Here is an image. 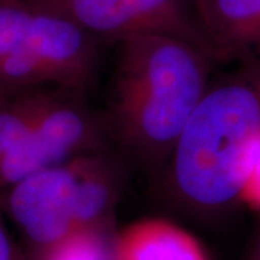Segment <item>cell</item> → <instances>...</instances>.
<instances>
[{
    "label": "cell",
    "instance_id": "30bf717a",
    "mask_svg": "<svg viewBox=\"0 0 260 260\" xmlns=\"http://www.w3.org/2000/svg\"><path fill=\"white\" fill-rule=\"evenodd\" d=\"M29 260H114V237L110 230L77 232Z\"/></svg>",
    "mask_w": 260,
    "mask_h": 260
},
{
    "label": "cell",
    "instance_id": "6da1fadb",
    "mask_svg": "<svg viewBox=\"0 0 260 260\" xmlns=\"http://www.w3.org/2000/svg\"><path fill=\"white\" fill-rule=\"evenodd\" d=\"M119 44L110 135L145 164L169 162L218 61L203 48L165 35H138Z\"/></svg>",
    "mask_w": 260,
    "mask_h": 260
},
{
    "label": "cell",
    "instance_id": "277c9868",
    "mask_svg": "<svg viewBox=\"0 0 260 260\" xmlns=\"http://www.w3.org/2000/svg\"><path fill=\"white\" fill-rule=\"evenodd\" d=\"M99 41L68 19L10 0L0 10V84L85 91Z\"/></svg>",
    "mask_w": 260,
    "mask_h": 260
},
{
    "label": "cell",
    "instance_id": "7c38bea8",
    "mask_svg": "<svg viewBox=\"0 0 260 260\" xmlns=\"http://www.w3.org/2000/svg\"><path fill=\"white\" fill-rule=\"evenodd\" d=\"M0 260H29L26 249H22L6 225L5 214L0 211Z\"/></svg>",
    "mask_w": 260,
    "mask_h": 260
},
{
    "label": "cell",
    "instance_id": "52a82bcc",
    "mask_svg": "<svg viewBox=\"0 0 260 260\" xmlns=\"http://www.w3.org/2000/svg\"><path fill=\"white\" fill-rule=\"evenodd\" d=\"M192 8L218 62L260 54V0H192Z\"/></svg>",
    "mask_w": 260,
    "mask_h": 260
},
{
    "label": "cell",
    "instance_id": "8fae6325",
    "mask_svg": "<svg viewBox=\"0 0 260 260\" xmlns=\"http://www.w3.org/2000/svg\"><path fill=\"white\" fill-rule=\"evenodd\" d=\"M242 203L249 204L254 210H260V139L251 150Z\"/></svg>",
    "mask_w": 260,
    "mask_h": 260
},
{
    "label": "cell",
    "instance_id": "4fadbf2b",
    "mask_svg": "<svg viewBox=\"0 0 260 260\" xmlns=\"http://www.w3.org/2000/svg\"><path fill=\"white\" fill-rule=\"evenodd\" d=\"M243 260H260V223L257 224L256 230L251 236Z\"/></svg>",
    "mask_w": 260,
    "mask_h": 260
},
{
    "label": "cell",
    "instance_id": "9c48e42d",
    "mask_svg": "<svg viewBox=\"0 0 260 260\" xmlns=\"http://www.w3.org/2000/svg\"><path fill=\"white\" fill-rule=\"evenodd\" d=\"M54 95L48 87H6L0 91V158L26 136Z\"/></svg>",
    "mask_w": 260,
    "mask_h": 260
},
{
    "label": "cell",
    "instance_id": "8992f818",
    "mask_svg": "<svg viewBox=\"0 0 260 260\" xmlns=\"http://www.w3.org/2000/svg\"><path fill=\"white\" fill-rule=\"evenodd\" d=\"M37 10L68 19L100 41L138 35L184 39L210 54L214 51L200 28L192 0H20ZM217 59V56H215ZM218 61V59H217Z\"/></svg>",
    "mask_w": 260,
    "mask_h": 260
},
{
    "label": "cell",
    "instance_id": "ba28073f",
    "mask_svg": "<svg viewBox=\"0 0 260 260\" xmlns=\"http://www.w3.org/2000/svg\"><path fill=\"white\" fill-rule=\"evenodd\" d=\"M114 260H211L185 229L164 218H143L114 236Z\"/></svg>",
    "mask_w": 260,
    "mask_h": 260
},
{
    "label": "cell",
    "instance_id": "5bb4252c",
    "mask_svg": "<svg viewBox=\"0 0 260 260\" xmlns=\"http://www.w3.org/2000/svg\"><path fill=\"white\" fill-rule=\"evenodd\" d=\"M3 88H6V85H2V84H0V91H2Z\"/></svg>",
    "mask_w": 260,
    "mask_h": 260
},
{
    "label": "cell",
    "instance_id": "3957f363",
    "mask_svg": "<svg viewBox=\"0 0 260 260\" xmlns=\"http://www.w3.org/2000/svg\"><path fill=\"white\" fill-rule=\"evenodd\" d=\"M120 184V167L93 152L0 189V211L34 256L77 232L110 230Z\"/></svg>",
    "mask_w": 260,
    "mask_h": 260
},
{
    "label": "cell",
    "instance_id": "5b68a950",
    "mask_svg": "<svg viewBox=\"0 0 260 260\" xmlns=\"http://www.w3.org/2000/svg\"><path fill=\"white\" fill-rule=\"evenodd\" d=\"M84 91L58 88L47 110L18 145L0 158V189L48 168L100 152L109 121L81 99Z\"/></svg>",
    "mask_w": 260,
    "mask_h": 260
},
{
    "label": "cell",
    "instance_id": "7a4b0ae2",
    "mask_svg": "<svg viewBox=\"0 0 260 260\" xmlns=\"http://www.w3.org/2000/svg\"><path fill=\"white\" fill-rule=\"evenodd\" d=\"M210 84L169 159L172 191L203 217L242 203L251 150L260 139V54Z\"/></svg>",
    "mask_w": 260,
    "mask_h": 260
}]
</instances>
